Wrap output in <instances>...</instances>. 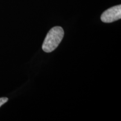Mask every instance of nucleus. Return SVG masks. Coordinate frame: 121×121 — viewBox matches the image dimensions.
Wrapping results in <instances>:
<instances>
[{
	"mask_svg": "<svg viewBox=\"0 0 121 121\" xmlns=\"http://www.w3.org/2000/svg\"><path fill=\"white\" fill-rule=\"evenodd\" d=\"M8 100V98L6 97L0 98V107H1L2 105H4V104H5L6 103H7Z\"/></svg>",
	"mask_w": 121,
	"mask_h": 121,
	"instance_id": "nucleus-3",
	"label": "nucleus"
},
{
	"mask_svg": "<svg viewBox=\"0 0 121 121\" xmlns=\"http://www.w3.org/2000/svg\"><path fill=\"white\" fill-rule=\"evenodd\" d=\"M63 37L64 30L62 27H53L47 34L42 45V49L47 53L53 52L58 47Z\"/></svg>",
	"mask_w": 121,
	"mask_h": 121,
	"instance_id": "nucleus-1",
	"label": "nucleus"
},
{
	"mask_svg": "<svg viewBox=\"0 0 121 121\" xmlns=\"http://www.w3.org/2000/svg\"><path fill=\"white\" fill-rule=\"evenodd\" d=\"M121 18V5L112 7L104 12L101 16V20L105 23H110Z\"/></svg>",
	"mask_w": 121,
	"mask_h": 121,
	"instance_id": "nucleus-2",
	"label": "nucleus"
}]
</instances>
